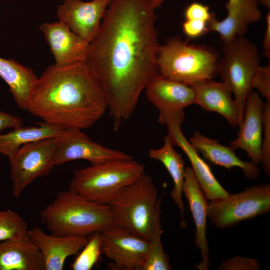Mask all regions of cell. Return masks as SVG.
<instances>
[{
    "label": "cell",
    "instance_id": "obj_30",
    "mask_svg": "<svg viewBox=\"0 0 270 270\" xmlns=\"http://www.w3.org/2000/svg\"><path fill=\"white\" fill-rule=\"evenodd\" d=\"M253 90L264 98L270 103V65L260 66L257 68L252 81Z\"/></svg>",
    "mask_w": 270,
    "mask_h": 270
},
{
    "label": "cell",
    "instance_id": "obj_38",
    "mask_svg": "<svg viewBox=\"0 0 270 270\" xmlns=\"http://www.w3.org/2000/svg\"><path fill=\"white\" fill-rule=\"evenodd\" d=\"M258 4L266 6L268 8H270V0H255Z\"/></svg>",
    "mask_w": 270,
    "mask_h": 270
},
{
    "label": "cell",
    "instance_id": "obj_18",
    "mask_svg": "<svg viewBox=\"0 0 270 270\" xmlns=\"http://www.w3.org/2000/svg\"><path fill=\"white\" fill-rule=\"evenodd\" d=\"M182 194L186 198L195 225V244L202 260L196 266L200 270H208L210 266L209 248L206 238L208 202L194 176L191 168L186 166Z\"/></svg>",
    "mask_w": 270,
    "mask_h": 270
},
{
    "label": "cell",
    "instance_id": "obj_21",
    "mask_svg": "<svg viewBox=\"0 0 270 270\" xmlns=\"http://www.w3.org/2000/svg\"><path fill=\"white\" fill-rule=\"evenodd\" d=\"M0 270H44L39 250L28 234L0 242Z\"/></svg>",
    "mask_w": 270,
    "mask_h": 270
},
{
    "label": "cell",
    "instance_id": "obj_20",
    "mask_svg": "<svg viewBox=\"0 0 270 270\" xmlns=\"http://www.w3.org/2000/svg\"><path fill=\"white\" fill-rule=\"evenodd\" d=\"M191 145L212 164L227 169L238 168L248 179L255 180L260 175L258 165L246 162L238 158L230 146L220 144L216 140L206 137L195 131L189 138Z\"/></svg>",
    "mask_w": 270,
    "mask_h": 270
},
{
    "label": "cell",
    "instance_id": "obj_23",
    "mask_svg": "<svg viewBox=\"0 0 270 270\" xmlns=\"http://www.w3.org/2000/svg\"><path fill=\"white\" fill-rule=\"evenodd\" d=\"M174 146L167 134L164 138L162 146L159 148H150L148 156L150 158L162 162L173 180L174 186L171 192V196L180 211V226L183 228L186 226V222L182 196L186 166L182 156L174 150Z\"/></svg>",
    "mask_w": 270,
    "mask_h": 270
},
{
    "label": "cell",
    "instance_id": "obj_3",
    "mask_svg": "<svg viewBox=\"0 0 270 270\" xmlns=\"http://www.w3.org/2000/svg\"><path fill=\"white\" fill-rule=\"evenodd\" d=\"M41 222L52 235L86 236L114 224L108 205L92 202L68 190L58 192L40 212Z\"/></svg>",
    "mask_w": 270,
    "mask_h": 270
},
{
    "label": "cell",
    "instance_id": "obj_6",
    "mask_svg": "<svg viewBox=\"0 0 270 270\" xmlns=\"http://www.w3.org/2000/svg\"><path fill=\"white\" fill-rule=\"evenodd\" d=\"M158 194L152 177L144 174L122 189L108 204L114 224L149 241Z\"/></svg>",
    "mask_w": 270,
    "mask_h": 270
},
{
    "label": "cell",
    "instance_id": "obj_4",
    "mask_svg": "<svg viewBox=\"0 0 270 270\" xmlns=\"http://www.w3.org/2000/svg\"><path fill=\"white\" fill-rule=\"evenodd\" d=\"M218 60L212 49L174 36L158 48L156 60L158 74L192 86L213 79L218 74Z\"/></svg>",
    "mask_w": 270,
    "mask_h": 270
},
{
    "label": "cell",
    "instance_id": "obj_7",
    "mask_svg": "<svg viewBox=\"0 0 270 270\" xmlns=\"http://www.w3.org/2000/svg\"><path fill=\"white\" fill-rule=\"evenodd\" d=\"M223 56L218 60V74L230 88L239 110L242 126L247 98L253 91L252 81L260 66V56L256 44L244 36L224 44Z\"/></svg>",
    "mask_w": 270,
    "mask_h": 270
},
{
    "label": "cell",
    "instance_id": "obj_1",
    "mask_svg": "<svg viewBox=\"0 0 270 270\" xmlns=\"http://www.w3.org/2000/svg\"><path fill=\"white\" fill-rule=\"evenodd\" d=\"M155 9L149 0H110L89 43L86 62L102 88L114 130L132 116L158 74Z\"/></svg>",
    "mask_w": 270,
    "mask_h": 270
},
{
    "label": "cell",
    "instance_id": "obj_26",
    "mask_svg": "<svg viewBox=\"0 0 270 270\" xmlns=\"http://www.w3.org/2000/svg\"><path fill=\"white\" fill-rule=\"evenodd\" d=\"M158 198L154 224L149 240L150 250L142 270H170L172 269L168 256L164 252L161 240L162 232L160 220L161 201Z\"/></svg>",
    "mask_w": 270,
    "mask_h": 270
},
{
    "label": "cell",
    "instance_id": "obj_31",
    "mask_svg": "<svg viewBox=\"0 0 270 270\" xmlns=\"http://www.w3.org/2000/svg\"><path fill=\"white\" fill-rule=\"evenodd\" d=\"M218 270H260V264L256 259L236 256L224 260L218 267Z\"/></svg>",
    "mask_w": 270,
    "mask_h": 270
},
{
    "label": "cell",
    "instance_id": "obj_16",
    "mask_svg": "<svg viewBox=\"0 0 270 270\" xmlns=\"http://www.w3.org/2000/svg\"><path fill=\"white\" fill-rule=\"evenodd\" d=\"M264 103L258 92L252 91L246 100L244 116L238 136L230 142L234 150H244L251 162L260 163L262 142V112Z\"/></svg>",
    "mask_w": 270,
    "mask_h": 270
},
{
    "label": "cell",
    "instance_id": "obj_33",
    "mask_svg": "<svg viewBox=\"0 0 270 270\" xmlns=\"http://www.w3.org/2000/svg\"><path fill=\"white\" fill-rule=\"evenodd\" d=\"M226 2L242 9L249 18L252 24L262 18V12L255 0H228Z\"/></svg>",
    "mask_w": 270,
    "mask_h": 270
},
{
    "label": "cell",
    "instance_id": "obj_14",
    "mask_svg": "<svg viewBox=\"0 0 270 270\" xmlns=\"http://www.w3.org/2000/svg\"><path fill=\"white\" fill-rule=\"evenodd\" d=\"M39 29L52 54L55 64L66 66L86 61L89 43L64 22H44Z\"/></svg>",
    "mask_w": 270,
    "mask_h": 270
},
{
    "label": "cell",
    "instance_id": "obj_35",
    "mask_svg": "<svg viewBox=\"0 0 270 270\" xmlns=\"http://www.w3.org/2000/svg\"><path fill=\"white\" fill-rule=\"evenodd\" d=\"M22 120L6 112L0 111V132L4 130L22 126Z\"/></svg>",
    "mask_w": 270,
    "mask_h": 270
},
{
    "label": "cell",
    "instance_id": "obj_15",
    "mask_svg": "<svg viewBox=\"0 0 270 270\" xmlns=\"http://www.w3.org/2000/svg\"><path fill=\"white\" fill-rule=\"evenodd\" d=\"M27 234L39 250L44 270H63L66 258L77 256L88 241L86 236L48 234L38 227L28 230Z\"/></svg>",
    "mask_w": 270,
    "mask_h": 270
},
{
    "label": "cell",
    "instance_id": "obj_28",
    "mask_svg": "<svg viewBox=\"0 0 270 270\" xmlns=\"http://www.w3.org/2000/svg\"><path fill=\"white\" fill-rule=\"evenodd\" d=\"M100 232H95L88 238V242L71 264L72 270H90L98 262L102 254Z\"/></svg>",
    "mask_w": 270,
    "mask_h": 270
},
{
    "label": "cell",
    "instance_id": "obj_10",
    "mask_svg": "<svg viewBox=\"0 0 270 270\" xmlns=\"http://www.w3.org/2000/svg\"><path fill=\"white\" fill-rule=\"evenodd\" d=\"M102 254L116 270H142L147 259L149 241L114 224L100 232Z\"/></svg>",
    "mask_w": 270,
    "mask_h": 270
},
{
    "label": "cell",
    "instance_id": "obj_9",
    "mask_svg": "<svg viewBox=\"0 0 270 270\" xmlns=\"http://www.w3.org/2000/svg\"><path fill=\"white\" fill-rule=\"evenodd\" d=\"M56 138H48L22 146L8 158L12 192L17 198L36 178L46 176L55 166Z\"/></svg>",
    "mask_w": 270,
    "mask_h": 270
},
{
    "label": "cell",
    "instance_id": "obj_5",
    "mask_svg": "<svg viewBox=\"0 0 270 270\" xmlns=\"http://www.w3.org/2000/svg\"><path fill=\"white\" fill-rule=\"evenodd\" d=\"M144 165L132 158L78 169L69 190L97 204L108 205L126 186L145 174Z\"/></svg>",
    "mask_w": 270,
    "mask_h": 270
},
{
    "label": "cell",
    "instance_id": "obj_8",
    "mask_svg": "<svg viewBox=\"0 0 270 270\" xmlns=\"http://www.w3.org/2000/svg\"><path fill=\"white\" fill-rule=\"evenodd\" d=\"M270 211V185H254L224 199L208 202L207 217L219 229L232 227Z\"/></svg>",
    "mask_w": 270,
    "mask_h": 270
},
{
    "label": "cell",
    "instance_id": "obj_34",
    "mask_svg": "<svg viewBox=\"0 0 270 270\" xmlns=\"http://www.w3.org/2000/svg\"><path fill=\"white\" fill-rule=\"evenodd\" d=\"M182 29L188 38H197L208 32L207 22L198 20H186L182 24Z\"/></svg>",
    "mask_w": 270,
    "mask_h": 270
},
{
    "label": "cell",
    "instance_id": "obj_37",
    "mask_svg": "<svg viewBox=\"0 0 270 270\" xmlns=\"http://www.w3.org/2000/svg\"><path fill=\"white\" fill-rule=\"evenodd\" d=\"M153 6L155 8H158L161 6L166 0H149Z\"/></svg>",
    "mask_w": 270,
    "mask_h": 270
},
{
    "label": "cell",
    "instance_id": "obj_19",
    "mask_svg": "<svg viewBox=\"0 0 270 270\" xmlns=\"http://www.w3.org/2000/svg\"><path fill=\"white\" fill-rule=\"evenodd\" d=\"M194 92V104L207 112L222 116L231 126H238L240 114L232 92L224 82L206 80L192 86Z\"/></svg>",
    "mask_w": 270,
    "mask_h": 270
},
{
    "label": "cell",
    "instance_id": "obj_17",
    "mask_svg": "<svg viewBox=\"0 0 270 270\" xmlns=\"http://www.w3.org/2000/svg\"><path fill=\"white\" fill-rule=\"evenodd\" d=\"M166 126L172 144L180 148L188 158L194 176L206 198L210 202H216L226 198L230 194L218 181L209 166L186 138L180 126L172 123Z\"/></svg>",
    "mask_w": 270,
    "mask_h": 270
},
{
    "label": "cell",
    "instance_id": "obj_22",
    "mask_svg": "<svg viewBox=\"0 0 270 270\" xmlns=\"http://www.w3.org/2000/svg\"><path fill=\"white\" fill-rule=\"evenodd\" d=\"M0 77L8 85L18 107L26 110L38 80L34 70L14 60L0 57Z\"/></svg>",
    "mask_w": 270,
    "mask_h": 270
},
{
    "label": "cell",
    "instance_id": "obj_27",
    "mask_svg": "<svg viewBox=\"0 0 270 270\" xmlns=\"http://www.w3.org/2000/svg\"><path fill=\"white\" fill-rule=\"evenodd\" d=\"M28 227V222L18 213L10 208L0 211V242L24 238Z\"/></svg>",
    "mask_w": 270,
    "mask_h": 270
},
{
    "label": "cell",
    "instance_id": "obj_24",
    "mask_svg": "<svg viewBox=\"0 0 270 270\" xmlns=\"http://www.w3.org/2000/svg\"><path fill=\"white\" fill-rule=\"evenodd\" d=\"M36 126H22L10 132L0 134V154L12 156L22 145L48 138H56L64 128L44 122Z\"/></svg>",
    "mask_w": 270,
    "mask_h": 270
},
{
    "label": "cell",
    "instance_id": "obj_29",
    "mask_svg": "<svg viewBox=\"0 0 270 270\" xmlns=\"http://www.w3.org/2000/svg\"><path fill=\"white\" fill-rule=\"evenodd\" d=\"M262 131L260 164L266 174L270 176V103L264 104L262 112Z\"/></svg>",
    "mask_w": 270,
    "mask_h": 270
},
{
    "label": "cell",
    "instance_id": "obj_25",
    "mask_svg": "<svg viewBox=\"0 0 270 270\" xmlns=\"http://www.w3.org/2000/svg\"><path fill=\"white\" fill-rule=\"evenodd\" d=\"M226 16L218 20L212 12L210 19L207 23V31L218 32L224 44H226L236 38L244 36L248 26L251 24L246 15L240 9L225 4Z\"/></svg>",
    "mask_w": 270,
    "mask_h": 270
},
{
    "label": "cell",
    "instance_id": "obj_32",
    "mask_svg": "<svg viewBox=\"0 0 270 270\" xmlns=\"http://www.w3.org/2000/svg\"><path fill=\"white\" fill-rule=\"evenodd\" d=\"M212 14L208 6L198 2L189 4L184 12L186 20H198L207 23L210 19Z\"/></svg>",
    "mask_w": 270,
    "mask_h": 270
},
{
    "label": "cell",
    "instance_id": "obj_12",
    "mask_svg": "<svg viewBox=\"0 0 270 270\" xmlns=\"http://www.w3.org/2000/svg\"><path fill=\"white\" fill-rule=\"evenodd\" d=\"M132 158L128 154L94 142L80 128L64 129L56 138L55 166L76 160L96 164Z\"/></svg>",
    "mask_w": 270,
    "mask_h": 270
},
{
    "label": "cell",
    "instance_id": "obj_13",
    "mask_svg": "<svg viewBox=\"0 0 270 270\" xmlns=\"http://www.w3.org/2000/svg\"><path fill=\"white\" fill-rule=\"evenodd\" d=\"M110 0H64L57 9L58 20L90 43L96 36Z\"/></svg>",
    "mask_w": 270,
    "mask_h": 270
},
{
    "label": "cell",
    "instance_id": "obj_2",
    "mask_svg": "<svg viewBox=\"0 0 270 270\" xmlns=\"http://www.w3.org/2000/svg\"><path fill=\"white\" fill-rule=\"evenodd\" d=\"M108 109L104 94L86 61L48 66L38 78L26 110L64 129L92 126Z\"/></svg>",
    "mask_w": 270,
    "mask_h": 270
},
{
    "label": "cell",
    "instance_id": "obj_11",
    "mask_svg": "<svg viewBox=\"0 0 270 270\" xmlns=\"http://www.w3.org/2000/svg\"><path fill=\"white\" fill-rule=\"evenodd\" d=\"M144 90L148 100L158 111V122L162 125L172 123L181 126L184 108L194 104L193 88L158 74Z\"/></svg>",
    "mask_w": 270,
    "mask_h": 270
},
{
    "label": "cell",
    "instance_id": "obj_36",
    "mask_svg": "<svg viewBox=\"0 0 270 270\" xmlns=\"http://www.w3.org/2000/svg\"><path fill=\"white\" fill-rule=\"evenodd\" d=\"M266 28L263 40L264 56L270 58V12L267 14L266 16Z\"/></svg>",
    "mask_w": 270,
    "mask_h": 270
}]
</instances>
